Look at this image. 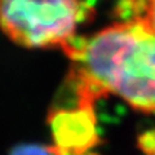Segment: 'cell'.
Here are the masks:
<instances>
[{
  "label": "cell",
  "instance_id": "cell-4",
  "mask_svg": "<svg viewBox=\"0 0 155 155\" xmlns=\"http://www.w3.org/2000/svg\"><path fill=\"white\" fill-rule=\"evenodd\" d=\"M138 11L134 18L143 22L155 32V0H136Z\"/></svg>",
  "mask_w": 155,
  "mask_h": 155
},
{
  "label": "cell",
  "instance_id": "cell-3",
  "mask_svg": "<svg viewBox=\"0 0 155 155\" xmlns=\"http://www.w3.org/2000/svg\"><path fill=\"white\" fill-rule=\"evenodd\" d=\"M53 150L57 155H83L97 142L93 107L80 106L74 111L52 115Z\"/></svg>",
  "mask_w": 155,
  "mask_h": 155
},
{
  "label": "cell",
  "instance_id": "cell-2",
  "mask_svg": "<svg viewBox=\"0 0 155 155\" xmlns=\"http://www.w3.org/2000/svg\"><path fill=\"white\" fill-rule=\"evenodd\" d=\"M92 11L84 0H0V31L26 48L65 51Z\"/></svg>",
  "mask_w": 155,
  "mask_h": 155
},
{
  "label": "cell",
  "instance_id": "cell-1",
  "mask_svg": "<svg viewBox=\"0 0 155 155\" xmlns=\"http://www.w3.org/2000/svg\"><path fill=\"white\" fill-rule=\"evenodd\" d=\"M65 53L74 62L78 105L93 107L96 98L111 93L134 110L155 114V32L140 19L75 38Z\"/></svg>",
  "mask_w": 155,
  "mask_h": 155
},
{
  "label": "cell",
  "instance_id": "cell-6",
  "mask_svg": "<svg viewBox=\"0 0 155 155\" xmlns=\"http://www.w3.org/2000/svg\"><path fill=\"white\" fill-rule=\"evenodd\" d=\"M138 146L146 155H155V130L145 132L138 138Z\"/></svg>",
  "mask_w": 155,
  "mask_h": 155
},
{
  "label": "cell",
  "instance_id": "cell-5",
  "mask_svg": "<svg viewBox=\"0 0 155 155\" xmlns=\"http://www.w3.org/2000/svg\"><path fill=\"white\" fill-rule=\"evenodd\" d=\"M9 155H57L52 146L40 145H19L16 146Z\"/></svg>",
  "mask_w": 155,
  "mask_h": 155
}]
</instances>
